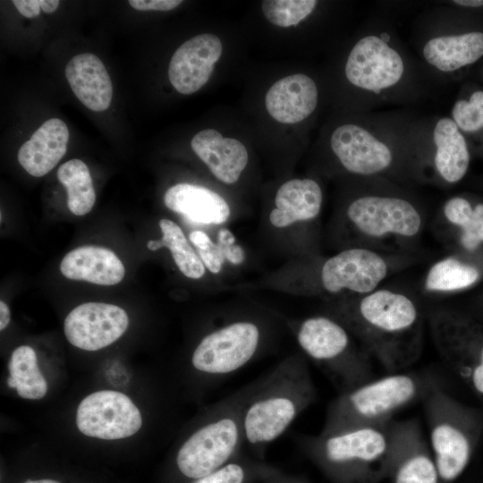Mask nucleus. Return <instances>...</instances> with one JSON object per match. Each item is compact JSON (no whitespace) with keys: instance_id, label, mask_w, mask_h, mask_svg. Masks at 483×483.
I'll return each mask as SVG.
<instances>
[{"instance_id":"32","label":"nucleus","mask_w":483,"mask_h":483,"mask_svg":"<svg viewBox=\"0 0 483 483\" xmlns=\"http://www.w3.org/2000/svg\"><path fill=\"white\" fill-rule=\"evenodd\" d=\"M316 0H265L262 13L273 24L290 27L307 18L318 5Z\"/></svg>"},{"instance_id":"14","label":"nucleus","mask_w":483,"mask_h":483,"mask_svg":"<svg viewBox=\"0 0 483 483\" xmlns=\"http://www.w3.org/2000/svg\"><path fill=\"white\" fill-rule=\"evenodd\" d=\"M399 262L382 251L360 246L348 248L322 264L320 284L330 294L344 291L354 296L367 294L379 288Z\"/></svg>"},{"instance_id":"7","label":"nucleus","mask_w":483,"mask_h":483,"mask_svg":"<svg viewBox=\"0 0 483 483\" xmlns=\"http://www.w3.org/2000/svg\"><path fill=\"white\" fill-rule=\"evenodd\" d=\"M434 384L429 377L415 372L373 378L339 394L328 404L320 432L386 426L397 411L422 400Z\"/></svg>"},{"instance_id":"40","label":"nucleus","mask_w":483,"mask_h":483,"mask_svg":"<svg viewBox=\"0 0 483 483\" xmlns=\"http://www.w3.org/2000/svg\"><path fill=\"white\" fill-rule=\"evenodd\" d=\"M23 483H60L54 479H37V480H27Z\"/></svg>"},{"instance_id":"38","label":"nucleus","mask_w":483,"mask_h":483,"mask_svg":"<svg viewBox=\"0 0 483 483\" xmlns=\"http://www.w3.org/2000/svg\"><path fill=\"white\" fill-rule=\"evenodd\" d=\"M10 309L7 304L4 301H0V330L3 331L6 328L10 322Z\"/></svg>"},{"instance_id":"18","label":"nucleus","mask_w":483,"mask_h":483,"mask_svg":"<svg viewBox=\"0 0 483 483\" xmlns=\"http://www.w3.org/2000/svg\"><path fill=\"white\" fill-rule=\"evenodd\" d=\"M222 50L219 38L210 33L185 41L170 60L168 77L173 87L184 95L200 89L209 80Z\"/></svg>"},{"instance_id":"17","label":"nucleus","mask_w":483,"mask_h":483,"mask_svg":"<svg viewBox=\"0 0 483 483\" xmlns=\"http://www.w3.org/2000/svg\"><path fill=\"white\" fill-rule=\"evenodd\" d=\"M129 326L123 309L103 302H86L75 307L65 318L64 334L73 346L97 351L119 339Z\"/></svg>"},{"instance_id":"10","label":"nucleus","mask_w":483,"mask_h":483,"mask_svg":"<svg viewBox=\"0 0 483 483\" xmlns=\"http://www.w3.org/2000/svg\"><path fill=\"white\" fill-rule=\"evenodd\" d=\"M417 59L433 82H444L483 56V32L454 31L447 25L443 6L417 20L413 36Z\"/></svg>"},{"instance_id":"3","label":"nucleus","mask_w":483,"mask_h":483,"mask_svg":"<svg viewBox=\"0 0 483 483\" xmlns=\"http://www.w3.org/2000/svg\"><path fill=\"white\" fill-rule=\"evenodd\" d=\"M333 318L390 374L406 369L421 355L423 316L407 293L379 287L342 304Z\"/></svg>"},{"instance_id":"9","label":"nucleus","mask_w":483,"mask_h":483,"mask_svg":"<svg viewBox=\"0 0 483 483\" xmlns=\"http://www.w3.org/2000/svg\"><path fill=\"white\" fill-rule=\"evenodd\" d=\"M302 352L333 383L339 394L374 378L371 357L333 317L314 316L295 326Z\"/></svg>"},{"instance_id":"8","label":"nucleus","mask_w":483,"mask_h":483,"mask_svg":"<svg viewBox=\"0 0 483 483\" xmlns=\"http://www.w3.org/2000/svg\"><path fill=\"white\" fill-rule=\"evenodd\" d=\"M387 425L300 435L296 443L339 483H377L386 471Z\"/></svg>"},{"instance_id":"26","label":"nucleus","mask_w":483,"mask_h":483,"mask_svg":"<svg viewBox=\"0 0 483 483\" xmlns=\"http://www.w3.org/2000/svg\"><path fill=\"white\" fill-rule=\"evenodd\" d=\"M441 214L460 229L459 242L466 250L473 251L483 242V203L473 205L465 197L453 196L444 202Z\"/></svg>"},{"instance_id":"36","label":"nucleus","mask_w":483,"mask_h":483,"mask_svg":"<svg viewBox=\"0 0 483 483\" xmlns=\"http://www.w3.org/2000/svg\"><path fill=\"white\" fill-rule=\"evenodd\" d=\"M18 12L26 18L38 16L41 11V0H13Z\"/></svg>"},{"instance_id":"30","label":"nucleus","mask_w":483,"mask_h":483,"mask_svg":"<svg viewBox=\"0 0 483 483\" xmlns=\"http://www.w3.org/2000/svg\"><path fill=\"white\" fill-rule=\"evenodd\" d=\"M479 278V270L455 257L436 261L424 278V288L435 294L450 293L474 284Z\"/></svg>"},{"instance_id":"19","label":"nucleus","mask_w":483,"mask_h":483,"mask_svg":"<svg viewBox=\"0 0 483 483\" xmlns=\"http://www.w3.org/2000/svg\"><path fill=\"white\" fill-rule=\"evenodd\" d=\"M318 89L309 75L296 73L275 82L266 94L269 114L282 123H296L313 114L318 104Z\"/></svg>"},{"instance_id":"33","label":"nucleus","mask_w":483,"mask_h":483,"mask_svg":"<svg viewBox=\"0 0 483 483\" xmlns=\"http://www.w3.org/2000/svg\"><path fill=\"white\" fill-rule=\"evenodd\" d=\"M450 117L464 135L482 131L483 90L476 89L468 97H458L452 106Z\"/></svg>"},{"instance_id":"24","label":"nucleus","mask_w":483,"mask_h":483,"mask_svg":"<svg viewBox=\"0 0 483 483\" xmlns=\"http://www.w3.org/2000/svg\"><path fill=\"white\" fill-rule=\"evenodd\" d=\"M60 270L68 279L100 285L116 284L125 274L123 264L114 251L93 245L68 252L61 261Z\"/></svg>"},{"instance_id":"20","label":"nucleus","mask_w":483,"mask_h":483,"mask_svg":"<svg viewBox=\"0 0 483 483\" xmlns=\"http://www.w3.org/2000/svg\"><path fill=\"white\" fill-rule=\"evenodd\" d=\"M191 147L213 175L226 184L236 182L248 164L244 145L238 140L224 138L214 129L195 134Z\"/></svg>"},{"instance_id":"25","label":"nucleus","mask_w":483,"mask_h":483,"mask_svg":"<svg viewBox=\"0 0 483 483\" xmlns=\"http://www.w3.org/2000/svg\"><path fill=\"white\" fill-rule=\"evenodd\" d=\"M323 193L312 179H292L283 183L276 191L275 208L269 215L270 223L277 228L297 222L310 221L320 213Z\"/></svg>"},{"instance_id":"23","label":"nucleus","mask_w":483,"mask_h":483,"mask_svg":"<svg viewBox=\"0 0 483 483\" xmlns=\"http://www.w3.org/2000/svg\"><path fill=\"white\" fill-rule=\"evenodd\" d=\"M167 208L191 222L203 225H222L230 216V207L225 199L206 187L178 183L164 195Z\"/></svg>"},{"instance_id":"6","label":"nucleus","mask_w":483,"mask_h":483,"mask_svg":"<svg viewBox=\"0 0 483 483\" xmlns=\"http://www.w3.org/2000/svg\"><path fill=\"white\" fill-rule=\"evenodd\" d=\"M365 188L347 205L345 216L369 249L403 245L416 240L424 225L420 206L403 185L379 178H362Z\"/></svg>"},{"instance_id":"28","label":"nucleus","mask_w":483,"mask_h":483,"mask_svg":"<svg viewBox=\"0 0 483 483\" xmlns=\"http://www.w3.org/2000/svg\"><path fill=\"white\" fill-rule=\"evenodd\" d=\"M159 227L163 236L160 240L149 241L148 249L157 250L166 247L178 269L188 278L199 279L205 275L206 267L197 251L186 239L182 228L170 219H161Z\"/></svg>"},{"instance_id":"35","label":"nucleus","mask_w":483,"mask_h":483,"mask_svg":"<svg viewBox=\"0 0 483 483\" xmlns=\"http://www.w3.org/2000/svg\"><path fill=\"white\" fill-rule=\"evenodd\" d=\"M131 7L139 11H169L182 4L181 0H130Z\"/></svg>"},{"instance_id":"1","label":"nucleus","mask_w":483,"mask_h":483,"mask_svg":"<svg viewBox=\"0 0 483 483\" xmlns=\"http://www.w3.org/2000/svg\"><path fill=\"white\" fill-rule=\"evenodd\" d=\"M360 118L336 126L329 138L330 149L346 172L400 185L427 182L417 141L419 117L373 111Z\"/></svg>"},{"instance_id":"22","label":"nucleus","mask_w":483,"mask_h":483,"mask_svg":"<svg viewBox=\"0 0 483 483\" xmlns=\"http://www.w3.org/2000/svg\"><path fill=\"white\" fill-rule=\"evenodd\" d=\"M69 131L64 121H46L24 142L18 151V161L27 173L35 177L48 174L64 156Z\"/></svg>"},{"instance_id":"21","label":"nucleus","mask_w":483,"mask_h":483,"mask_svg":"<svg viewBox=\"0 0 483 483\" xmlns=\"http://www.w3.org/2000/svg\"><path fill=\"white\" fill-rule=\"evenodd\" d=\"M65 76L72 92L86 107L96 112L109 107L113 86L104 64L97 55L91 53L74 55L66 64Z\"/></svg>"},{"instance_id":"2","label":"nucleus","mask_w":483,"mask_h":483,"mask_svg":"<svg viewBox=\"0 0 483 483\" xmlns=\"http://www.w3.org/2000/svg\"><path fill=\"white\" fill-rule=\"evenodd\" d=\"M343 75L360 94L364 112L406 106L428 97L431 79L403 44L388 17L369 18L343 65Z\"/></svg>"},{"instance_id":"27","label":"nucleus","mask_w":483,"mask_h":483,"mask_svg":"<svg viewBox=\"0 0 483 483\" xmlns=\"http://www.w3.org/2000/svg\"><path fill=\"white\" fill-rule=\"evenodd\" d=\"M8 369L7 384L15 388L21 398L38 400L45 396L47 383L38 366L33 348L28 345L17 347L11 355Z\"/></svg>"},{"instance_id":"13","label":"nucleus","mask_w":483,"mask_h":483,"mask_svg":"<svg viewBox=\"0 0 483 483\" xmlns=\"http://www.w3.org/2000/svg\"><path fill=\"white\" fill-rule=\"evenodd\" d=\"M417 140L428 182L454 184L465 176L468 142L450 116L419 117Z\"/></svg>"},{"instance_id":"11","label":"nucleus","mask_w":483,"mask_h":483,"mask_svg":"<svg viewBox=\"0 0 483 483\" xmlns=\"http://www.w3.org/2000/svg\"><path fill=\"white\" fill-rule=\"evenodd\" d=\"M422 401L440 481L451 483L464 471L471 455L472 439L468 431L467 415L436 383Z\"/></svg>"},{"instance_id":"16","label":"nucleus","mask_w":483,"mask_h":483,"mask_svg":"<svg viewBox=\"0 0 483 483\" xmlns=\"http://www.w3.org/2000/svg\"><path fill=\"white\" fill-rule=\"evenodd\" d=\"M76 425L85 436L115 440L136 434L142 426V418L127 395L103 390L89 394L80 402Z\"/></svg>"},{"instance_id":"29","label":"nucleus","mask_w":483,"mask_h":483,"mask_svg":"<svg viewBox=\"0 0 483 483\" xmlns=\"http://www.w3.org/2000/svg\"><path fill=\"white\" fill-rule=\"evenodd\" d=\"M189 239L206 269L213 274L221 271L225 259L233 265L242 264L245 259L242 248L235 244L234 235L226 228L218 231L216 242H212L205 232L199 230L192 231Z\"/></svg>"},{"instance_id":"31","label":"nucleus","mask_w":483,"mask_h":483,"mask_svg":"<svg viewBox=\"0 0 483 483\" xmlns=\"http://www.w3.org/2000/svg\"><path fill=\"white\" fill-rule=\"evenodd\" d=\"M57 178L67 192V206L75 216L91 211L96 193L87 165L80 159H71L58 168Z\"/></svg>"},{"instance_id":"12","label":"nucleus","mask_w":483,"mask_h":483,"mask_svg":"<svg viewBox=\"0 0 483 483\" xmlns=\"http://www.w3.org/2000/svg\"><path fill=\"white\" fill-rule=\"evenodd\" d=\"M261 343L262 329L256 322L234 320L204 335L191 363L204 378L219 384L251 362Z\"/></svg>"},{"instance_id":"4","label":"nucleus","mask_w":483,"mask_h":483,"mask_svg":"<svg viewBox=\"0 0 483 483\" xmlns=\"http://www.w3.org/2000/svg\"><path fill=\"white\" fill-rule=\"evenodd\" d=\"M303 356L294 355L262 376L243 414L245 445L258 453L279 438L316 400Z\"/></svg>"},{"instance_id":"15","label":"nucleus","mask_w":483,"mask_h":483,"mask_svg":"<svg viewBox=\"0 0 483 483\" xmlns=\"http://www.w3.org/2000/svg\"><path fill=\"white\" fill-rule=\"evenodd\" d=\"M386 429L385 476L393 483H441L431 448L417 419H393Z\"/></svg>"},{"instance_id":"37","label":"nucleus","mask_w":483,"mask_h":483,"mask_svg":"<svg viewBox=\"0 0 483 483\" xmlns=\"http://www.w3.org/2000/svg\"><path fill=\"white\" fill-rule=\"evenodd\" d=\"M470 382L477 392L483 394V350L480 365L474 370Z\"/></svg>"},{"instance_id":"39","label":"nucleus","mask_w":483,"mask_h":483,"mask_svg":"<svg viewBox=\"0 0 483 483\" xmlns=\"http://www.w3.org/2000/svg\"><path fill=\"white\" fill-rule=\"evenodd\" d=\"M59 3L58 0H41V11L52 13L57 9Z\"/></svg>"},{"instance_id":"34","label":"nucleus","mask_w":483,"mask_h":483,"mask_svg":"<svg viewBox=\"0 0 483 483\" xmlns=\"http://www.w3.org/2000/svg\"><path fill=\"white\" fill-rule=\"evenodd\" d=\"M250 470L235 459L220 469L197 479L192 483H246Z\"/></svg>"},{"instance_id":"5","label":"nucleus","mask_w":483,"mask_h":483,"mask_svg":"<svg viewBox=\"0 0 483 483\" xmlns=\"http://www.w3.org/2000/svg\"><path fill=\"white\" fill-rule=\"evenodd\" d=\"M260 377L209 408L201 423L186 437L176 465L186 478H202L233 461L245 445L243 414Z\"/></svg>"}]
</instances>
